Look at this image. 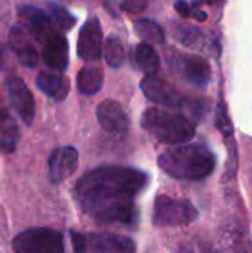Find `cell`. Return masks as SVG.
<instances>
[{
    "label": "cell",
    "instance_id": "6da1fadb",
    "mask_svg": "<svg viewBox=\"0 0 252 253\" xmlns=\"http://www.w3.org/2000/svg\"><path fill=\"white\" fill-rule=\"evenodd\" d=\"M147 175L134 168L100 166L79 178L74 199L80 209L101 224L137 222L135 196L147 185Z\"/></svg>",
    "mask_w": 252,
    "mask_h": 253
},
{
    "label": "cell",
    "instance_id": "7a4b0ae2",
    "mask_svg": "<svg viewBox=\"0 0 252 253\" xmlns=\"http://www.w3.org/2000/svg\"><path fill=\"white\" fill-rule=\"evenodd\" d=\"M159 168L180 181H201L215 169V154L202 144H186L163 151L157 159Z\"/></svg>",
    "mask_w": 252,
    "mask_h": 253
},
{
    "label": "cell",
    "instance_id": "3957f363",
    "mask_svg": "<svg viewBox=\"0 0 252 253\" xmlns=\"http://www.w3.org/2000/svg\"><path fill=\"white\" fill-rule=\"evenodd\" d=\"M141 126L156 141L165 145H181L196 135V123L186 114L151 107L144 111Z\"/></svg>",
    "mask_w": 252,
    "mask_h": 253
},
{
    "label": "cell",
    "instance_id": "277c9868",
    "mask_svg": "<svg viewBox=\"0 0 252 253\" xmlns=\"http://www.w3.org/2000/svg\"><path fill=\"white\" fill-rule=\"evenodd\" d=\"M199 218L198 209L186 199L160 194L154 199L151 222L154 227H186Z\"/></svg>",
    "mask_w": 252,
    "mask_h": 253
},
{
    "label": "cell",
    "instance_id": "5b68a950",
    "mask_svg": "<svg viewBox=\"0 0 252 253\" xmlns=\"http://www.w3.org/2000/svg\"><path fill=\"white\" fill-rule=\"evenodd\" d=\"M12 249L13 253H65L62 234L46 227L21 231L13 237Z\"/></svg>",
    "mask_w": 252,
    "mask_h": 253
},
{
    "label": "cell",
    "instance_id": "8992f818",
    "mask_svg": "<svg viewBox=\"0 0 252 253\" xmlns=\"http://www.w3.org/2000/svg\"><path fill=\"white\" fill-rule=\"evenodd\" d=\"M18 16L22 19V27L27 30L31 37H34L42 44L53 36L56 31V25L53 24L48 10L33 4H21L18 6Z\"/></svg>",
    "mask_w": 252,
    "mask_h": 253
},
{
    "label": "cell",
    "instance_id": "52a82bcc",
    "mask_svg": "<svg viewBox=\"0 0 252 253\" xmlns=\"http://www.w3.org/2000/svg\"><path fill=\"white\" fill-rule=\"evenodd\" d=\"M140 86L146 98L154 104L178 108L186 102L183 93L174 84L157 76H144Z\"/></svg>",
    "mask_w": 252,
    "mask_h": 253
},
{
    "label": "cell",
    "instance_id": "ba28073f",
    "mask_svg": "<svg viewBox=\"0 0 252 253\" xmlns=\"http://www.w3.org/2000/svg\"><path fill=\"white\" fill-rule=\"evenodd\" d=\"M174 67L184 80H187L189 83L199 89L206 87L211 82V65L205 58L199 55L180 53L174 59Z\"/></svg>",
    "mask_w": 252,
    "mask_h": 253
},
{
    "label": "cell",
    "instance_id": "9c48e42d",
    "mask_svg": "<svg viewBox=\"0 0 252 253\" xmlns=\"http://www.w3.org/2000/svg\"><path fill=\"white\" fill-rule=\"evenodd\" d=\"M104 52L102 28L97 16H91L79 31L77 55L86 62L100 61Z\"/></svg>",
    "mask_w": 252,
    "mask_h": 253
},
{
    "label": "cell",
    "instance_id": "30bf717a",
    "mask_svg": "<svg viewBox=\"0 0 252 253\" xmlns=\"http://www.w3.org/2000/svg\"><path fill=\"white\" fill-rule=\"evenodd\" d=\"M9 101L19 119L25 126H31L36 116V102L30 89L24 83V80L18 76H10L6 80Z\"/></svg>",
    "mask_w": 252,
    "mask_h": 253
},
{
    "label": "cell",
    "instance_id": "8fae6325",
    "mask_svg": "<svg viewBox=\"0 0 252 253\" xmlns=\"http://www.w3.org/2000/svg\"><path fill=\"white\" fill-rule=\"evenodd\" d=\"M77 165H79V153L74 147L65 145V147L55 148L48 163L50 182L61 184L76 172Z\"/></svg>",
    "mask_w": 252,
    "mask_h": 253
},
{
    "label": "cell",
    "instance_id": "7c38bea8",
    "mask_svg": "<svg viewBox=\"0 0 252 253\" xmlns=\"http://www.w3.org/2000/svg\"><path fill=\"white\" fill-rule=\"evenodd\" d=\"M97 119L104 130L113 135H126L131 126L123 107L114 99H104L97 108Z\"/></svg>",
    "mask_w": 252,
    "mask_h": 253
},
{
    "label": "cell",
    "instance_id": "4fadbf2b",
    "mask_svg": "<svg viewBox=\"0 0 252 253\" xmlns=\"http://www.w3.org/2000/svg\"><path fill=\"white\" fill-rule=\"evenodd\" d=\"M9 46L16 55L18 61L27 67V68H34L39 62V53L37 49L34 47L27 30L16 24L12 25L9 30Z\"/></svg>",
    "mask_w": 252,
    "mask_h": 253
},
{
    "label": "cell",
    "instance_id": "5bb4252c",
    "mask_svg": "<svg viewBox=\"0 0 252 253\" xmlns=\"http://www.w3.org/2000/svg\"><path fill=\"white\" fill-rule=\"evenodd\" d=\"M86 253H137V245L129 237L101 233L88 239Z\"/></svg>",
    "mask_w": 252,
    "mask_h": 253
},
{
    "label": "cell",
    "instance_id": "9a60e30c",
    "mask_svg": "<svg viewBox=\"0 0 252 253\" xmlns=\"http://www.w3.org/2000/svg\"><path fill=\"white\" fill-rule=\"evenodd\" d=\"M43 62L56 71H64L68 67V42L61 33H55L43 43Z\"/></svg>",
    "mask_w": 252,
    "mask_h": 253
},
{
    "label": "cell",
    "instance_id": "2e32d148",
    "mask_svg": "<svg viewBox=\"0 0 252 253\" xmlns=\"http://www.w3.org/2000/svg\"><path fill=\"white\" fill-rule=\"evenodd\" d=\"M36 86L55 101H64L70 93V80L55 71H40L36 77Z\"/></svg>",
    "mask_w": 252,
    "mask_h": 253
},
{
    "label": "cell",
    "instance_id": "e0dca14e",
    "mask_svg": "<svg viewBox=\"0 0 252 253\" xmlns=\"http://www.w3.org/2000/svg\"><path fill=\"white\" fill-rule=\"evenodd\" d=\"M18 139L19 130L15 119H12L6 108L0 107V151L3 154H12L16 150Z\"/></svg>",
    "mask_w": 252,
    "mask_h": 253
},
{
    "label": "cell",
    "instance_id": "ac0fdd59",
    "mask_svg": "<svg viewBox=\"0 0 252 253\" xmlns=\"http://www.w3.org/2000/svg\"><path fill=\"white\" fill-rule=\"evenodd\" d=\"M134 58H135L137 67L146 76H157V71L160 70V59H159V55L151 44L141 42L135 47Z\"/></svg>",
    "mask_w": 252,
    "mask_h": 253
},
{
    "label": "cell",
    "instance_id": "d6986e66",
    "mask_svg": "<svg viewBox=\"0 0 252 253\" xmlns=\"http://www.w3.org/2000/svg\"><path fill=\"white\" fill-rule=\"evenodd\" d=\"M104 84V73L97 67H83L77 74V89L80 93L92 96L101 90Z\"/></svg>",
    "mask_w": 252,
    "mask_h": 253
},
{
    "label": "cell",
    "instance_id": "ffe728a7",
    "mask_svg": "<svg viewBox=\"0 0 252 253\" xmlns=\"http://www.w3.org/2000/svg\"><path fill=\"white\" fill-rule=\"evenodd\" d=\"M134 31L147 44H162L165 42L163 28L153 19H137L134 22Z\"/></svg>",
    "mask_w": 252,
    "mask_h": 253
},
{
    "label": "cell",
    "instance_id": "44dd1931",
    "mask_svg": "<svg viewBox=\"0 0 252 253\" xmlns=\"http://www.w3.org/2000/svg\"><path fill=\"white\" fill-rule=\"evenodd\" d=\"M171 33L180 43H183L186 46H190V47L201 46L203 43V40H205L203 33L198 27H193L190 24L174 22L172 27H171Z\"/></svg>",
    "mask_w": 252,
    "mask_h": 253
},
{
    "label": "cell",
    "instance_id": "7402d4cb",
    "mask_svg": "<svg viewBox=\"0 0 252 253\" xmlns=\"http://www.w3.org/2000/svg\"><path fill=\"white\" fill-rule=\"evenodd\" d=\"M105 62L111 68H119L125 62V49L120 40L116 36H110L104 42V52H102Z\"/></svg>",
    "mask_w": 252,
    "mask_h": 253
},
{
    "label": "cell",
    "instance_id": "603a6c76",
    "mask_svg": "<svg viewBox=\"0 0 252 253\" xmlns=\"http://www.w3.org/2000/svg\"><path fill=\"white\" fill-rule=\"evenodd\" d=\"M48 13L50 15L53 24L64 30V31H68L74 27L76 24V18L70 13L68 9H65L64 6L61 4H56V3H48Z\"/></svg>",
    "mask_w": 252,
    "mask_h": 253
},
{
    "label": "cell",
    "instance_id": "cb8c5ba5",
    "mask_svg": "<svg viewBox=\"0 0 252 253\" xmlns=\"http://www.w3.org/2000/svg\"><path fill=\"white\" fill-rule=\"evenodd\" d=\"M215 125H217V127L220 129V132H221V133L229 135L230 138L233 136V126H232V122H230V119H229L227 108H226V104H224V101H223V99L218 102V110H217Z\"/></svg>",
    "mask_w": 252,
    "mask_h": 253
},
{
    "label": "cell",
    "instance_id": "d4e9b609",
    "mask_svg": "<svg viewBox=\"0 0 252 253\" xmlns=\"http://www.w3.org/2000/svg\"><path fill=\"white\" fill-rule=\"evenodd\" d=\"M198 3L192 4V3H186V1H177L174 4L175 10L181 15V16H186V18H193V19H198V21H205L206 19V13L201 9H196Z\"/></svg>",
    "mask_w": 252,
    "mask_h": 253
},
{
    "label": "cell",
    "instance_id": "484cf974",
    "mask_svg": "<svg viewBox=\"0 0 252 253\" xmlns=\"http://www.w3.org/2000/svg\"><path fill=\"white\" fill-rule=\"evenodd\" d=\"M71 243H73V252L74 253H86L88 252V237L79 231L71 230Z\"/></svg>",
    "mask_w": 252,
    "mask_h": 253
},
{
    "label": "cell",
    "instance_id": "4316f807",
    "mask_svg": "<svg viewBox=\"0 0 252 253\" xmlns=\"http://www.w3.org/2000/svg\"><path fill=\"white\" fill-rule=\"evenodd\" d=\"M120 7L126 12H132V13H138L143 12L147 7V1H141V0H129V1H123L120 3Z\"/></svg>",
    "mask_w": 252,
    "mask_h": 253
},
{
    "label": "cell",
    "instance_id": "83f0119b",
    "mask_svg": "<svg viewBox=\"0 0 252 253\" xmlns=\"http://www.w3.org/2000/svg\"><path fill=\"white\" fill-rule=\"evenodd\" d=\"M174 253H195V249H193L190 245H187V243H181V245L175 249V252Z\"/></svg>",
    "mask_w": 252,
    "mask_h": 253
},
{
    "label": "cell",
    "instance_id": "f1b7e54d",
    "mask_svg": "<svg viewBox=\"0 0 252 253\" xmlns=\"http://www.w3.org/2000/svg\"><path fill=\"white\" fill-rule=\"evenodd\" d=\"M4 56H6V47L3 43H0V70H3L4 65Z\"/></svg>",
    "mask_w": 252,
    "mask_h": 253
}]
</instances>
